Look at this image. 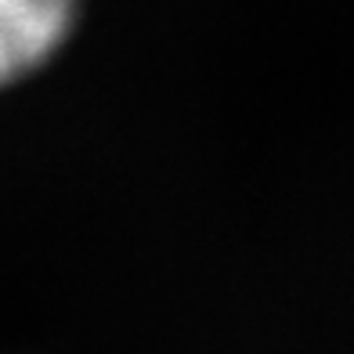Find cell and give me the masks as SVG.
Listing matches in <instances>:
<instances>
[{
    "label": "cell",
    "mask_w": 354,
    "mask_h": 354,
    "mask_svg": "<svg viewBox=\"0 0 354 354\" xmlns=\"http://www.w3.org/2000/svg\"><path fill=\"white\" fill-rule=\"evenodd\" d=\"M76 0H0V87L15 84L66 40Z\"/></svg>",
    "instance_id": "1"
}]
</instances>
